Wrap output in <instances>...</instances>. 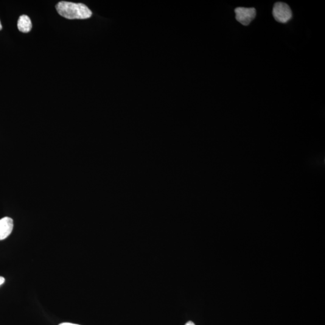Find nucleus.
<instances>
[{"label":"nucleus","mask_w":325,"mask_h":325,"mask_svg":"<svg viewBox=\"0 0 325 325\" xmlns=\"http://www.w3.org/2000/svg\"><path fill=\"white\" fill-rule=\"evenodd\" d=\"M56 10L60 15L69 19H85L91 18L92 11L83 3L68 1L58 2Z\"/></svg>","instance_id":"nucleus-1"},{"label":"nucleus","mask_w":325,"mask_h":325,"mask_svg":"<svg viewBox=\"0 0 325 325\" xmlns=\"http://www.w3.org/2000/svg\"><path fill=\"white\" fill-rule=\"evenodd\" d=\"M272 14L274 19L280 23H287L292 18V12L286 3L278 2L274 4Z\"/></svg>","instance_id":"nucleus-2"},{"label":"nucleus","mask_w":325,"mask_h":325,"mask_svg":"<svg viewBox=\"0 0 325 325\" xmlns=\"http://www.w3.org/2000/svg\"><path fill=\"white\" fill-rule=\"evenodd\" d=\"M235 19L243 26H248L256 16L255 8L237 7L235 9Z\"/></svg>","instance_id":"nucleus-3"},{"label":"nucleus","mask_w":325,"mask_h":325,"mask_svg":"<svg viewBox=\"0 0 325 325\" xmlns=\"http://www.w3.org/2000/svg\"><path fill=\"white\" fill-rule=\"evenodd\" d=\"M13 221L12 218L4 217L0 219V240H3L12 233Z\"/></svg>","instance_id":"nucleus-4"},{"label":"nucleus","mask_w":325,"mask_h":325,"mask_svg":"<svg viewBox=\"0 0 325 325\" xmlns=\"http://www.w3.org/2000/svg\"><path fill=\"white\" fill-rule=\"evenodd\" d=\"M18 30L22 33H29L32 29V23L29 16L22 15L18 21Z\"/></svg>","instance_id":"nucleus-5"},{"label":"nucleus","mask_w":325,"mask_h":325,"mask_svg":"<svg viewBox=\"0 0 325 325\" xmlns=\"http://www.w3.org/2000/svg\"><path fill=\"white\" fill-rule=\"evenodd\" d=\"M4 282H5V279L4 277L0 276V286H1V285L3 284Z\"/></svg>","instance_id":"nucleus-6"},{"label":"nucleus","mask_w":325,"mask_h":325,"mask_svg":"<svg viewBox=\"0 0 325 325\" xmlns=\"http://www.w3.org/2000/svg\"><path fill=\"white\" fill-rule=\"evenodd\" d=\"M59 325H76V324H73L71 323H63Z\"/></svg>","instance_id":"nucleus-7"},{"label":"nucleus","mask_w":325,"mask_h":325,"mask_svg":"<svg viewBox=\"0 0 325 325\" xmlns=\"http://www.w3.org/2000/svg\"><path fill=\"white\" fill-rule=\"evenodd\" d=\"M185 325H195L194 323H193V322L190 321L187 322V323Z\"/></svg>","instance_id":"nucleus-8"},{"label":"nucleus","mask_w":325,"mask_h":325,"mask_svg":"<svg viewBox=\"0 0 325 325\" xmlns=\"http://www.w3.org/2000/svg\"><path fill=\"white\" fill-rule=\"evenodd\" d=\"M2 29V25L1 24V22H0V30Z\"/></svg>","instance_id":"nucleus-9"}]
</instances>
